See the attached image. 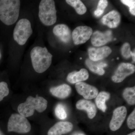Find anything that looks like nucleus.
<instances>
[{
	"label": "nucleus",
	"instance_id": "nucleus-1",
	"mask_svg": "<svg viewBox=\"0 0 135 135\" xmlns=\"http://www.w3.org/2000/svg\"><path fill=\"white\" fill-rule=\"evenodd\" d=\"M30 56L34 70L38 73L47 71L52 63L53 56L46 47H34L31 50Z\"/></svg>",
	"mask_w": 135,
	"mask_h": 135
},
{
	"label": "nucleus",
	"instance_id": "nucleus-2",
	"mask_svg": "<svg viewBox=\"0 0 135 135\" xmlns=\"http://www.w3.org/2000/svg\"><path fill=\"white\" fill-rule=\"evenodd\" d=\"M20 1L0 0V20L4 24H14L19 17Z\"/></svg>",
	"mask_w": 135,
	"mask_h": 135
},
{
	"label": "nucleus",
	"instance_id": "nucleus-3",
	"mask_svg": "<svg viewBox=\"0 0 135 135\" xmlns=\"http://www.w3.org/2000/svg\"><path fill=\"white\" fill-rule=\"evenodd\" d=\"M48 102L41 97L36 95L35 97H28L24 103L20 104L18 111L20 114L27 118L32 116L35 111L42 113L47 109Z\"/></svg>",
	"mask_w": 135,
	"mask_h": 135
},
{
	"label": "nucleus",
	"instance_id": "nucleus-4",
	"mask_svg": "<svg viewBox=\"0 0 135 135\" xmlns=\"http://www.w3.org/2000/svg\"><path fill=\"white\" fill-rule=\"evenodd\" d=\"M56 12L55 1H41L39 5L38 17L42 24L47 26L55 24L57 18Z\"/></svg>",
	"mask_w": 135,
	"mask_h": 135
},
{
	"label": "nucleus",
	"instance_id": "nucleus-5",
	"mask_svg": "<svg viewBox=\"0 0 135 135\" xmlns=\"http://www.w3.org/2000/svg\"><path fill=\"white\" fill-rule=\"evenodd\" d=\"M31 24L29 20L23 18L17 22L13 31L14 40L20 46H23L32 34Z\"/></svg>",
	"mask_w": 135,
	"mask_h": 135
},
{
	"label": "nucleus",
	"instance_id": "nucleus-6",
	"mask_svg": "<svg viewBox=\"0 0 135 135\" xmlns=\"http://www.w3.org/2000/svg\"><path fill=\"white\" fill-rule=\"evenodd\" d=\"M31 129L29 121L20 114H13L10 117L8 123L9 132L25 134L29 133Z\"/></svg>",
	"mask_w": 135,
	"mask_h": 135
},
{
	"label": "nucleus",
	"instance_id": "nucleus-7",
	"mask_svg": "<svg viewBox=\"0 0 135 135\" xmlns=\"http://www.w3.org/2000/svg\"><path fill=\"white\" fill-rule=\"evenodd\" d=\"M93 30L88 26L77 27L72 33L74 43L75 45L83 44L86 42L92 36Z\"/></svg>",
	"mask_w": 135,
	"mask_h": 135
},
{
	"label": "nucleus",
	"instance_id": "nucleus-8",
	"mask_svg": "<svg viewBox=\"0 0 135 135\" xmlns=\"http://www.w3.org/2000/svg\"><path fill=\"white\" fill-rule=\"evenodd\" d=\"M135 71V66L134 65L130 63H121L112 77V80L116 83L122 82L126 77L134 73Z\"/></svg>",
	"mask_w": 135,
	"mask_h": 135
},
{
	"label": "nucleus",
	"instance_id": "nucleus-9",
	"mask_svg": "<svg viewBox=\"0 0 135 135\" xmlns=\"http://www.w3.org/2000/svg\"><path fill=\"white\" fill-rule=\"evenodd\" d=\"M127 112L125 106L119 107L114 110L109 125L111 130L116 131L120 128L126 119Z\"/></svg>",
	"mask_w": 135,
	"mask_h": 135
},
{
	"label": "nucleus",
	"instance_id": "nucleus-10",
	"mask_svg": "<svg viewBox=\"0 0 135 135\" xmlns=\"http://www.w3.org/2000/svg\"><path fill=\"white\" fill-rule=\"evenodd\" d=\"M75 87L77 92L85 99H94L98 95V90L96 87L86 83H77L75 84Z\"/></svg>",
	"mask_w": 135,
	"mask_h": 135
},
{
	"label": "nucleus",
	"instance_id": "nucleus-11",
	"mask_svg": "<svg viewBox=\"0 0 135 135\" xmlns=\"http://www.w3.org/2000/svg\"><path fill=\"white\" fill-rule=\"evenodd\" d=\"M112 33L109 30L104 32L97 31L92 33L91 43L95 47H100L105 45L112 40Z\"/></svg>",
	"mask_w": 135,
	"mask_h": 135
},
{
	"label": "nucleus",
	"instance_id": "nucleus-12",
	"mask_svg": "<svg viewBox=\"0 0 135 135\" xmlns=\"http://www.w3.org/2000/svg\"><path fill=\"white\" fill-rule=\"evenodd\" d=\"M53 32L55 36L64 43H69L72 38L71 30L65 24L56 25L53 28Z\"/></svg>",
	"mask_w": 135,
	"mask_h": 135
},
{
	"label": "nucleus",
	"instance_id": "nucleus-13",
	"mask_svg": "<svg viewBox=\"0 0 135 135\" xmlns=\"http://www.w3.org/2000/svg\"><path fill=\"white\" fill-rule=\"evenodd\" d=\"M112 52V49L108 46L99 48L90 47L88 49L89 59L94 62L107 57Z\"/></svg>",
	"mask_w": 135,
	"mask_h": 135
},
{
	"label": "nucleus",
	"instance_id": "nucleus-14",
	"mask_svg": "<svg viewBox=\"0 0 135 135\" xmlns=\"http://www.w3.org/2000/svg\"><path fill=\"white\" fill-rule=\"evenodd\" d=\"M73 125L69 122H59L50 129L48 135H63L71 132Z\"/></svg>",
	"mask_w": 135,
	"mask_h": 135
},
{
	"label": "nucleus",
	"instance_id": "nucleus-15",
	"mask_svg": "<svg viewBox=\"0 0 135 135\" xmlns=\"http://www.w3.org/2000/svg\"><path fill=\"white\" fill-rule=\"evenodd\" d=\"M120 21V14L116 10L112 11L104 16L101 19V22L104 25L110 28L117 27Z\"/></svg>",
	"mask_w": 135,
	"mask_h": 135
},
{
	"label": "nucleus",
	"instance_id": "nucleus-16",
	"mask_svg": "<svg viewBox=\"0 0 135 135\" xmlns=\"http://www.w3.org/2000/svg\"><path fill=\"white\" fill-rule=\"evenodd\" d=\"M77 109L86 111L88 117L90 119L95 116L97 113L96 107L91 101L85 99L79 100L76 104Z\"/></svg>",
	"mask_w": 135,
	"mask_h": 135
},
{
	"label": "nucleus",
	"instance_id": "nucleus-17",
	"mask_svg": "<svg viewBox=\"0 0 135 135\" xmlns=\"http://www.w3.org/2000/svg\"><path fill=\"white\" fill-rule=\"evenodd\" d=\"M89 77L88 72L86 69L82 68L79 71H74L68 75L67 80L71 84L82 82L88 79Z\"/></svg>",
	"mask_w": 135,
	"mask_h": 135
},
{
	"label": "nucleus",
	"instance_id": "nucleus-18",
	"mask_svg": "<svg viewBox=\"0 0 135 135\" xmlns=\"http://www.w3.org/2000/svg\"><path fill=\"white\" fill-rule=\"evenodd\" d=\"M50 91L54 96L60 99H64L70 95L71 92V88L69 85L64 84L58 86L52 87Z\"/></svg>",
	"mask_w": 135,
	"mask_h": 135
},
{
	"label": "nucleus",
	"instance_id": "nucleus-19",
	"mask_svg": "<svg viewBox=\"0 0 135 135\" xmlns=\"http://www.w3.org/2000/svg\"><path fill=\"white\" fill-rule=\"evenodd\" d=\"M86 65L92 72L99 75H104L105 71L103 68L106 67L107 64L103 62L98 63L88 59L86 60Z\"/></svg>",
	"mask_w": 135,
	"mask_h": 135
},
{
	"label": "nucleus",
	"instance_id": "nucleus-20",
	"mask_svg": "<svg viewBox=\"0 0 135 135\" xmlns=\"http://www.w3.org/2000/svg\"><path fill=\"white\" fill-rule=\"evenodd\" d=\"M110 98V94L108 92L103 91L97 95L95 99L97 107L103 112H105L107 109L105 102Z\"/></svg>",
	"mask_w": 135,
	"mask_h": 135
},
{
	"label": "nucleus",
	"instance_id": "nucleus-21",
	"mask_svg": "<svg viewBox=\"0 0 135 135\" xmlns=\"http://www.w3.org/2000/svg\"><path fill=\"white\" fill-rule=\"evenodd\" d=\"M66 2L68 4L75 9L77 14L83 15L86 13L87 8L83 3L80 0H66Z\"/></svg>",
	"mask_w": 135,
	"mask_h": 135
},
{
	"label": "nucleus",
	"instance_id": "nucleus-22",
	"mask_svg": "<svg viewBox=\"0 0 135 135\" xmlns=\"http://www.w3.org/2000/svg\"><path fill=\"white\" fill-rule=\"evenodd\" d=\"M124 99L131 105L135 104V87L126 88L123 93Z\"/></svg>",
	"mask_w": 135,
	"mask_h": 135
},
{
	"label": "nucleus",
	"instance_id": "nucleus-23",
	"mask_svg": "<svg viewBox=\"0 0 135 135\" xmlns=\"http://www.w3.org/2000/svg\"><path fill=\"white\" fill-rule=\"evenodd\" d=\"M108 5V1L106 0H100L98 2L97 9L94 11L95 16L97 17L101 16L104 12L105 9Z\"/></svg>",
	"mask_w": 135,
	"mask_h": 135
},
{
	"label": "nucleus",
	"instance_id": "nucleus-24",
	"mask_svg": "<svg viewBox=\"0 0 135 135\" xmlns=\"http://www.w3.org/2000/svg\"><path fill=\"white\" fill-rule=\"evenodd\" d=\"M55 113L57 118L61 120L65 119L67 115L64 107L61 104H58L55 109Z\"/></svg>",
	"mask_w": 135,
	"mask_h": 135
},
{
	"label": "nucleus",
	"instance_id": "nucleus-25",
	"mask_svg": "<svg viewBox=\"0 0 135 135\" xmlns=\"http://www.w3.org/2000/svg\"><path fill=\"white\" fill-rule=\"evenodd\" d=\"M9 92L7 83L4 81L0 82V102L5 97L7 96Z\"/></svg>",
	"mask_w": 135,
	"mask_h": 135
},
{
	"label": "nucleus",
	"instance_id": "nucleus-26",
	"mask_svg": "<svg viewBox=\"0 0 135 135\" xmlns=\"http://www.w3.org/2000/svg\"><path fill=\"white\" fill-rule=\"evenodd\" d=\"M131 46L129 44L125 43L123 44L121 48V53L124 58L128 59L131 57Z\"/></svg>",
	"mask_w": 135,
	"mask_h": 135
},
{
	"label": "nucleus",
	"instance_id": "nucleus-27",
	"mask_svg": "<svg viewBox=\"0 0 135 135\" xmlns=\"http://www.w3.org/2000/svg\"><path fill=\"white\" fill-rule=\"evenodd\" d=\"M122 3L129 7V12L133 16L135 15V1L134 0H122Z\"/></svg>",
	"mask_w": 135,
	"mask_h": 135
},
{
	"label": "nucleus",
	"instance_id": "nucleus-28",
	"mask_svg": "<svg viewBox=\"0 0 135 135\" xmlns=\"http://www.w3.org/2000/svg\"><path fill=\"white\" fill-rule=\"evenodd\" d=\"M127 125L130 129H134L135 128V110L134 109L129 116L127 119Z\"/></svg>",
	"mask_w": 135,
	"mask_h": 135
},
{
	"label": "nucleus",
	"instance_id": "nucleus-29",
	"mask_svg": "<svg viewBox=\"0 0 135 135\" xmlns=\"http://www.w3.org/2000/svg\"><path fill=\"white\" fill-rule=\"evenodd\" d=\"M131 56L132 57L133 62H135V52H131Z\"/></svg>",
	"mask_w": 135,
	"mask_h": 135
},
{
	"label": "nucleus",
	"instance_id": "nucleus-30",
	"mask_svg": "<svg viewBox=\"0 0 135 135\" xmlns=\"http://www.w3.org/2000/svg\"><path fill=\"white\" fill-rule=\"evenodd\" d=\"M73 135H86L82 133H80V132H77V133H74Z\"/></svg>",
	"mask_w": 135,
	"mask_h": 135
},
{
	"label": "nucleus",
	"instance_id": "nucleus-31",
	"mask_svg": "<svg viewBox=\"0 0 135 135\" xmlns=\"http://www.w3.org/2000/svg\"><path fill=\"white\" fill-rule=\"evenodd\" d=\"M127 135H135V131H134V132H132V133H131Z\"/></svg>",
	"mask_w": 135,
	"mask_h": 135
},
{
	"label": "nucleus",
	"instance_id": "nucleus-32",
	"mask_svg": "<svg viewBox=\"0 0 135 135\" xmlns=\"http://www.w3.org/2000/svg\"><path fill=\"white\" fill-rule=\"evenodd\" d=\"M0 135H5L3 134V133L1 131L0 129Z\"/></svg>",
	"mask_w": 135,
	"mask_h": 135
},
{
	"label": "nucleus",
	"instance_id": "nucleus-33",
	"mask_svg": "<svg viewBox=\"0 0 135 135\" xmlns=\"http://www.w3.org/2000/svg\"><path fill=\"white\" fill-rule=\"evenodd\" d=\"M1 58V52H0V59Z\"/></svg>",
	"mask_w": 135,
	"mask_h": 135
}]
</instances>
